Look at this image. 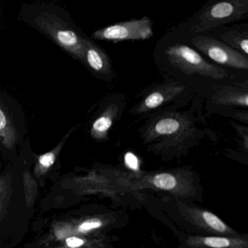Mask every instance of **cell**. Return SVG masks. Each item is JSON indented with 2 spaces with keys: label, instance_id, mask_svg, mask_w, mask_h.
<instances>
[{
  "label": "cell",
  "instance_id": "1",
  "mask_svg": "<svg viewBox=\"0 0 248 248\" xmlns=\"http://www.w3.org/2000/svg\"><path fill=\"white\" fill-rule=\"evenodd\" d=\"M114 173L117 184L127 189L160 190L186 200L195 198L201 190L196 174L184 168L138 175L122 171Z\"/></svg>",
  "mask_w": 248,
  "mask_h": 248
},
{
  "label": "cell",
  "instance_id": "2",
  "mask_svg": "<svg viewBox=\"0 0 248 248\" xmlns=\"http://www.w3.org/2000/svg\"><path fill=\"white\" fill-rule=\"evenodd\" d=\"M193 124L188 117L178 112H165L156 117L145 128L143 143L156 142L153 150L160 152L167 146L177 144L192 133Z\"/></svg>",
  "mask_w": 248,
  "mask_h": 248
},
{
  "label": "cell",
  "instance_id": "3",
  "mask_svg": "<svg viewBox=\"0 0 248 248\" xmlns=\"http://www.w3.org/2000/svg\"><path fill=\"white\" fill-rule=\"evenodd\" d=\"M165 54L172 66L186 75H199L217 80L229 76L224 69L207 62L197 51L186 45H173L165 50Z\"/></svg>",
  "mask_w": 248,
  "mask_h": 248
},
{
  "label": "cell",
  "instance_id": "4",
  "mask_svg": "<svg viewBox=\"0 0 248 248\" xmlns=\"http://www.w3.org/2000/svg\"><path fill=\"white\" fill-rule=\"evenodd\" d=\"M248 0L220 1L204 8L197 23L191 27L192 32L201 33L229 23L247 18Z\"/></svg>",
  "mask_w": 248,
  "mask_h": 248
},
{
  "label": "cell",
  "instance_id": "5",
  "mask_svg": "<svg viewBox=\"0 0 248 248\" xmlns=\"http://www.w3.org/2000/svg\"><path fill=\"white\" fill-rule=\"evenodd\" d=\"M37 25L53 41L75 59L84 62L85 38L79 36L64 21L53 14H45L35 19Z\"/></svg>",
  "mask_w": 248,
  "mask_h": 248
},
{
  "label": "cell",
  "instance_id": "6",
  "mask_svg": "<svg viewBox=\"0 0 248 248\" xmlns=\"http://www.w3.org/2000/svg\"><path fill=\"white\" fill-rule=\"evenodd\" d=\"M152 20L147 16L139 19L117 23L97 30L93 33L92 38L103 41L118 42L127 40H145L153 36Z\"/></svg>",
  "mask_w": 248,
  "mask_h": 248
},
{
  "label": "cell",
  "instance_id": "7",
  "mask_svg": "<svg viewBox=\"0 0 248 248\" xmlns=\"http://www.w3.org/2000/svg\"><path fill=\"white\" fill-rule=\"evenodd\" d=\"M191 43L195 48L218 64L233 69L248 70V56L226 43L205 35L193 37Z\"/></svg>",
  "mask_w": 248,
  "mask_h": 248
},
{
  "label": "cell",
  "instance_id": "8",
  "mask_svg": "<svg viewBox=\"0 0 248 248\" xmlns=\"http://www.w3.org/2000/svg\"><path fill=\"white\" fill-rule=\"evenodd\" d=\"M176 207L187 222L200 230L214 235L231 236L239 235L218 216L208 210L189 205L181 200H177Z\"/></svg>",
  "mask_w": 248,
  "mask_h": 248
},
{
  "label": "cell",
  "instance_id": "9",
  "mask_svg": "<svg viewBox=\"0 0 248 248\" xmlns=\"http://www.w3.org/2000/svg\"><path fill=\"white\" fill-rule=\"evenodd\" d=\"M185 89V85L176 82L156 85L131 110V112L136 114L150 112L170 102L182 94Z\"/></svg>",
  "mask_w": 248,
  "mask_h": 248
},
{
  "label": "cell",
  "instance_id": "10",
  "mask_svg": "<svg viewBox=\"0 0 248 248\" xmlns=\"http://www.w3.org/2000/svg\"><path fill=\"white\" fill-rule=\"evenodd\" d=\"M185 248H248V239L245 236H190L184 242Z\"/></svg>",
  "mask_w": 248,
  "mask_h": 248
},
{
  "label": "cell",
  "instance_id": "11",
  "mask_svg": "<svg viewBox=\"0 0 248 248\" xmlns=\"http://www.w3.org/2000/svg\"><path fill=\"white\" fill-rule=\"evenodd\" d=\"M84 62L93 72L101 76L112 75L111 63L107 53L91 40L85 39Z\"/></svg>",
  "mask_w": 248,
  "mask_h": 248
},
{
  "label": "cell",
  "instance_id": "12",
  "mask_svg": "<svg viewBox=\"0 0 248 248\" xmlns=\"http://www.w3.org/2000/svg\"><path fill=\"white\" fill-rule=\"evenodd\" d=\"M120 104L117 103H112L107 106L93 123L91 130V137L98 141L108 140L110 129L120 116Z\"/></svg>",
  "mask_w": 248,
  "mask_h": 248
},
{
  "label": "cell",
  "instance_id": "13",
  "mask_svg": "<svg viewBox=\"0 0 248 248\" xmlns=\"http://www.w3.org/2000/svg\"><path fill=\"white\" fill-rule=\"evenodd\" d=\"M214 100L220 105L247 108L248 106V90L233 87H220L215 95Z\"/></svg>",
  "mask_w": 248,
  "mask_h": 248
},
{
  "label": "cell",
  "instance_id": "14",
  "mask_svg": "<svg viewBox=\"0 0 248 248\" xmlns=\"http://www.w3.org/2000/svg\"><path fill=\"white\" fill-rule=\"evenodd\" d=\"M108 219L105 217H90V218L81 220L80 222L71 227L68 226L66 230L60 229V230H56V232H65V231L67 232L61 237V239L64 236H67V237L70 236H82L105 227L108 224Z\"/></svg>",
  "mask_w": 248,
  "mask_h": 248
},
{
  "label": "cell",
  "instance_id": "15",
  "mask_svg": "<svg viewBox=\"0 0 248 248\" xmlns=\"http://www.w3.org/2000/svg\"><path fill=\"white\" fill-rule=\"evenodd\" d=\"M17 139L18 134L14 122L8 115L2 101H0V140L5 147L12 149Z\"/></svg>",
  "mask_w": 248,
  "mask_h": 248
},
{
  "label": "cell",
  "instance_id": "16",
  "mask_svg": "<svg viewBox=\"0 0 248 248\" xmlns=\"http://www.w3.org/2000/svg\"><path fill=\"white\" fill-rule=\"evenodd\" d=\"M78 128L77 127H72L67 133L66 136L63 138L62 141L57 145L56 148L53 149V150L50 151L47 153L44 154V155H40L38 156L37 159V163L35 165V173L37 175H43L45 173L48 171V170L53 166V164L56 162V158L59 156L60 154L61 151H62V148H63V145H64L65 142L67 140L68 138L72 134L74 131Z\"/></svg>",
  "mask_w": 248,
  "mask_h": 248
},
{
  "label": "cell",
  "instance_id": "17",
  "mask_svg": "<svg viewBox=\"0 0 248 248\" xmlns=\"http://www.w3.org/2000/svg\"><path fill=\"white\" fill-rule=\"evenodd\" d=\"M221 38L226 42V45L248 56V31H245V33L239 31H227L221 34Z\"/></svg>",
  "mask_w": 248,
  "mask_h": 248
},
{
  "label": "cell",
  "instance_id": "18",
  "mask_svg": "<svg viewBox=\"0 0 248 248\" xmlns=\"http://www.w3.org/2000/svg\"><path fill=\"white\" fill-rule=\"evenodd\" d=\"M24 186H25L27 204L29 207H31L34 203L36 196H37V184L28 172H26L24 175Z\"/></svg>",
  "mask_w": 248,
  "mask_h": 248
},
{
  "label": "cell",
  "instance_id": "19",
  "mask_svg": "<svg viewBox=\"0 0 248 248\" xmlns=\"http://www.w3.org/2000/svg\"><path fill=\"white\" fill-rule=\"evenodd\" d=\"M232 126L234 127L236 131L239 133V136L242 138L243 140L244 147L245 148L246 150L248 149V127H244V126L240 125L237 123H234L232 122Z\"/></svg>",
  "mask_w": 248,
  "mask_h": 248
},
{
  "label": "cell",
  "instance_id": "20",
  "mask_svg": "<svg viewBox=\"0 0 248 248\" xmlns=\"http://www.w3.org/2000/svg\"><path fill=\"white\" fill-rule=\"evenodd\" d=\"M7 200V184L5 180L0 178V214L5 207Z\"/></svg>",
  "mask_w": 248,
  "mask_h": 248
},
{
  "label": "cell",
  "instance_id": "21",
  "mask_svg": "<svg viewBox=\"0 0 248 248\" xmlns=\"http://www.w3.org/2000/svg\"></svg>",
  "mask_w": 248,
  "mask_h": 248
}]
</instances>
